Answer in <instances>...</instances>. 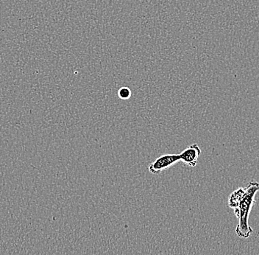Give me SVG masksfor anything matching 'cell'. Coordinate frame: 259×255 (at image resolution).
I'll use <instances>...</instances> for the list:
<instances>
[{
  "mask_svg": "<svg viewBox=\"0 0 259 255\" xmlns=\"http://www.w3.org/2000/svg\"><path fill=\"white\" fill-rule=\"evenodd\" d=\"M259 191V183L250 181L245 188V192L239 204L234 208V214L239 220L236 233L241 238H248L253 230L249 225V216L255 204V195Z\"/></svg>",
  "mask_w": 259,
  "mask_h": 255,
  "instance_id": "obj_1",
  "label": "cell"
},
{
  "mask_svg": "<svg viewBox=\"0 0 259 255\" xmlns=\"http://www.w3.org/2000/svg\"><path fill=\"white\" fill-rule=\"evenodd\" d=\"M179 161H181L179 154H164L150 163L148 170L153 174L160 175L162 172L171 168Z\"/></svg>",
  "mask_w": 259,
  "mask_h": 255,
  "instance_id": "obj_2",
  "label": "cell"
},
{
  "mask_svg": "<svg viewBox=\"0 0 259 255\" xmlns=\"http://www.w3.org/2000/svg\"><path fill=\"white\" fill-rule=\"evenodd\" d=\"M201 154V149L198 144H191L189 147L186 149L181 154H180V159L183 163L191 168L197 166L199 157Z\"/></svg>",
  "mask_w": 259,
  "mask_h": 255,
  "instance_id": "obj_3",
  "label": "cell"
},
{
  "mask_svg": "<svg viewBox=\"0 0 259 255\" xmlns=\"http://www.w3.org/2000/svg\"><path fill=\"white\" fill-rule=\"evenodd\" d=\"M245 192V188H238L236 191L233 192L231 196H229L228 199V205L232 209H234L236 207L241 199H242L243 195Z\"/></svg>",
  "mask_w": 259,
  "mask_h": 255,
  "instance_id": "obj_4",
  "label": "cell"
},
{
  "mask_svg": "<svg viewBox=\"0 0 259 255\" xmlns=\"http://www.w3.org/2000/svg\"><path fill=\"white\" fill-rule=\"evenodd\" d=\"M117 94L118 97L121 100H127L131 98V95H132V92H131V89L129 87H123L119 89Z\"/></svg>",
  "mask_w": 259,
  "mask_h": 255,
  "instance_id": "obj_5",
  "label": "cell"
}]
</instances>
